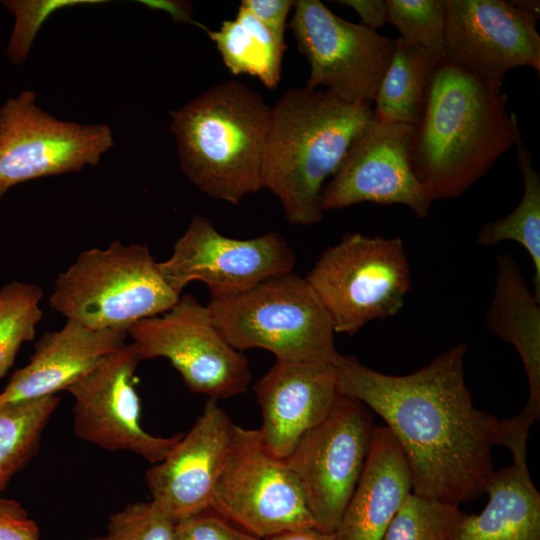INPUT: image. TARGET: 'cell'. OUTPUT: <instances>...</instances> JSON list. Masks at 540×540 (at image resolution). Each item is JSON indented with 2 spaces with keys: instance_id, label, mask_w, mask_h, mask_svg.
I'll return each mask as SVG.
<instances>
[{
  "instance_id": "cell-2",
  "label": "cell",
  "mask_w": 540,
  "mask_h": 540,
  "mask_svg": "<svg viewBox=\"0 0 540 540\" xmlns=\"http://www.w3.org/2000/svg\"><path fill=\"white\" fill-rule=\"evenodd\" d=\"M501 86L444 59L433 69L410 158L434 201L459 197L515 144L518 120Z\"/></svg>"
},
{
  "instance_id": "cell-25",
  "label": "cell",
  "mask_w": 540,
  "mask_h": 540,
  "mask_svg": "<svg viewBox=\"0 0 540 540\" xmlns=\"http://www.w3.org/2000/svg\"><path fill=\"white\" fill-rule=\"evenodd\" d=\"M519 172L524 181V191L516 208L498 220L481 226L477 242L493 246L503 241L522 245L533 263V294L540 300V175L532 165V154L521 139L515 144Z\"/></svg>"
},
{
  "instance_id": "cell-13",
  "label": "cell",
  "mask_w": 540,
  "mask_h": 540,
  "mask_svg": "<svg viewBox=\"0 0 540 540\" xmlns=\"http://www.w3.org/2000/svg\"><path fill=\"white\" fill-rule=\"evenodd\" d=\"M295 253L278 232L237 239L221 234L206 217L195 215L173 246L171 256L158 262L167 284L181 294L200 281L211 298L247 290L269 278L292 272Z\"/></svg>"
},
{
  "instance_id": "cell-17",
  "label": "cell",
  "mask_w": 540,
  "mask_h": 540,
  "mask_svg": "<svg viewBox=\"0 0 540 540\" xmlns=\"http://www.w3.org/2000/svg\"><path fill=\"white\" fill-rule=\"evenodd\" d=\"M234 426L217 400L208 399L191 429L163 460L147 469L151 500L175 523L210 509Z\"/></svg>"
},
{
  "instance_id": "cell-7",
  "label": "cell",
  "mask_w": 540,
  "mask_h": 540,
  "mask_svg": "<svg viewBox=\"0 0 540 540\" xmlns=\"http://www.w3.org/2000/svg\"><path fill=\"white\" fill-rule=\"evenodd\" d=\"M335 333L354 335L368 322L396 315L411 288L399 236L346 233L327 247L305 277Z\"/></svg>"
},
{
  "instance_id": "cell-29",
  "label": "cell",
  "mask_w": 540,
  "mask_h": 540,
  "mask_svg": "<svg viewBox=\"0 0 540 540\" xmlns=\"http://www.w3.org/2000/svg\"><path fill=\"white\" fill-rule=\"evenodd\" d=\"M387 22L408 45L443 58L445 0H385Z\"/></svg>"
},
{
  "instance_id": "cell-22",
  "label": "cell",
  "mask_w": 540,
  "mask_h": 540,
  "mask_svg": "<svg viewBox=\"0 0 540 540\" xmlns=\"http://www.w3.org/2000/svg\"><path fill=\"white\" fill-rule=\"evenodd\" d=\"M485 325L492 334L513 345L520 356L529 392L517 416L532 425L540 416V300L528 288L510 254L497 257L493 297Z\"/></svg>"
},
{
  "instance_id": "cell-20",
  "label": "cell",
  "mask_w": 540,
  "mask_h": 540,
  "mask_svg": "<svg viewBox=\"0 0 540 540\" xmlns=\"http://www.w3.org/2000/svg\"><path fill=\"white\" fill-rule=\"evenodd\" d=\"M127 332L92 330L67 320L36 341L29 362L0 392V405L36 400L66 390L103 357L125 344Z\"/></svg>"
},
{
  "instance_id": "cell-35",
  "label": "cell",
  "mask_w": 540,
  "mask_h": 540,
  "mask_svg": "<svg viewBox=\"0 0 540 540\" xmlns=\"http://www.w3.org/2000/svg\"><path fill=\"white\" fill-rule=\"evenodd\" d=\"M337 3L355 10L363 25L368 28L376 30L387 23L386 4L383 0H342Z\"/></svg>"
},
{
  "instance_id": "cell-5",
  "label": "cell",
  "mask_w": 540,
  "mask_h": 540,
  "mask_svg": "<svg viewBox=\"0 0 540 540\" xmlns=\"http://www.w3.org/2000/svg\"><path fill=\"white\" fill-rule=\"evenodd\" d=\"M181 294L161 275L148 246L114 241L81 252L49 297L57 313L92 330L126 331L169 310Z\"/></svg>"
},
{
  "instance_id": "cell-8",
  "label": "cell",
  "mask_w": 540,
  "mask_h": 540,
  "mask_svg": "<svg viewBox=\"0 0 540 540\" xmlns=\"http://www.w3.org/2000/svg\"><path fill=\"white\" fill-rule=\"evenodd\" d=\"M140 360L166 358L186 386L209 399H227L247 391L249 362L215 326L208 306L181 295L166 312L127 330Z\"/></svg>"
},
{
  "instance_id": "cell-14",
  "label": "cell",
  "mask_w": 540,
  "mask_h": 540,
  "mask_svg": "<svg viewBox=\"0 0 540 540\" xmlns=\"http://www.w3.org/2000/svg\"><path fill=\"white\" fill-rule=\"evenodd\" d=\"M140 361L133 343L103 357L71 384L73 430L84 441L110 451L132 452L152 464L163 460L183 434L155 436L141 425L134 376Z\"/></svg>"
},
{
  "instance_id": "cell-27",
  "label": "cell",
  "mask_w": 540,
  "mask_h": 540,
  "mask_svg": "<svg viewBox=\"0 0 540 540\" xmlns=\"http://www.w3.org/2000/svg\"><path fill=\"white\" fill-rule=\"evenodd\" d=\"M42 289L12 281L0 289V379L12 366L23 343L35 337L42 319Z\"/></svg>"
},
{
  "instance_id": "cell-11",
  "label": "cell",
  "mask_w": 540,
  "mask_h": 540,
  "mask_svg": "<svg viewBox=\"0 0 540 540\" xmlns=\"http://www.w3.org/2000/svg\"><path fill=\"white\" fill-rule=\"evenodd\" d=\"M25 90L0 107V198L33 179L97 165L113 145L107 124L59 120Z\"/></svg>"
},
{
  "instance_id": "cell-21",
  "label": "cell",
  "mask_w": 540,
  "mask_h": 540,
  "mask_svg": "<svg viewBox=\"0 0 540 540\" xmlns=\"http://www.w3.org/2000/svg\"><path fill=\"white\" fill-rule=\"evenodd\" d=\"M411 491L402 448L385 425L374 426L362 473L335 531L336 540H381Z\"/></svg>"
},
{
  "instance_id": "cell-32",
  "label": "cell",
  "mask_w": 540,
  "mask_h": 540,
  "mask_svg": "<svg viewBox=\"0 0 540 540\" xmlns=\"http://www.w3.org/2000/svg\"><path fill=\"white\" fill-rule=\"evenodd\" d=\"M175 540H264L211 509L184 518L176 523Z\"/></svg>"
},
{
  "instance_id": "cell-15",
  "label": "cell",
  "mask_w": 540,
  "mask_h": 540,
  "mask_svg": "<svg viewBox=\"0 0 540 540\" xmlns=\"http://www.w3.org/2000/svg\"><path fill=\"white\" fill-rule=\"evenodd\" d=\"M413 125L375 118L352 143L320 195L324 212L362 202L401 204L425 218L433 203L411 164Z\"/></svg>"
},
{
  "instance_id": "cell-34",
  "label": "cell",
  "mask_w": 540,
  "mask_h": 540,
  "mask_svg": "<svg viewBox=\"0 0 540 540\" xmlns=\"http://www.w3.org/2000/svg\"><path fill=\"white\" fill-rule=\"evenodd\" d=\"M294 0H243L241 6L284 41L287 17L295 5Z\"/></svg>"
},
{
  "instance_id": "cell-37",
  "label": "cell",
  "mask_w": 540,
  "mask_h": 540,
  "mask_svg": "<svg viewBox=\"0 0 540 540\" xmlns=\"http://www.w3.org/2000/svg\"><path fill=\"white\" fill-rule=\"evenodd\" d=\"M264 540H336L335 533H326L317 528L285 531Z\"/></svg>"
},
{
  "instance_id": "cell-33",
  "label": "cell",
  "mask_w": 540,
  "mask_h": 540,
  "mask_svg": "<svg viewBox=\"0 0 540 540\" xmlns=\"http://www.w3.org/2000/svg\"><path fill=\"white\" fill-rule=\"evenodd\" d=\"M0 540H40L38 524L16 500L0 498Z\"/></svg>"
},
{
  "instance_id": "cell-10",
  "label": "cell",
  "mask_w": 540,
  "mask_h": 540,
  "mask_svg": "<svg viewBox=\"0 0 540 540\" xmlns=\"http://www.w3.org/2000/svg\"><path fill=\"white\" fill-rule=\"evenodd\" d=\"M210 509L261 539L316 528L285 460L265 448L258 429L238 425Z\"/></svg>"
},
{
  "instance_id": "cell-36",
  "label": "cell",
  "mask_w": 540,
  "mask_h": 540,
  "mask_svg": "<svg viewBox=\"0 0 540 540\" xmlns=\"http://www.w3.org/2000/svg\"><path fill=\"white\" fill-rule=\"evenodd\" d=\"M140 4L154 10L168 13L176 23L193 24L205 30L207 27L193 20L191 3L181 0H140Z\"/></svg>"
},
{
  "instance_id": "cell-9",
  "label": "cell",
  "mask_w": 540,
  "mask_h": 540,
  "mask_svg": "<svg viewBox=\"0 0 540 540\" xmlns=\"http://www.w3.org/2000/svg\"><path fill=\"white\" fill-rule=\"evenodd\" d=\"M373 412L341 395L285 459L320 531L335 533L362 473L374 428Z\"/></svg>"
},
{
  "instance_id": "cell-12",
  "label": "cell",
  "mask_w": 540,
  "mask_h": 540,
  "mask_svg": "<svg viewBox=\"0 0 540 540\" xmlns=\"http://www.w3.org/2000/svg\"><path fill=\"white\" fill-rule=\"evenodd\" d=\"M288 25L309 62L307 87L349 103H373L395 39L339 17L319 0H297Z\"/></svg>"
},
{
  "instance_id": "cell-18",
  "label": "cell",
  "mask_w": 540,
  "mask_h": 540,
  "mask_svg": "<svg viewBox=\"0 0 540 540\" xmlns=\"http://www.w3.org/2000/svg\"><path fill=\"white\" fill-rule=\"evenodd\" d=\"M254 393L262 416V442L284 460L341 396L334 364L288 360H276L256 382Z\"/></svg>"
},
{
  "instance_id": "cell-30",
  "label": "cell",
  "mask_w": 540,
  "mask_h": 540,
  "mask_svg": "<svg viewBox=\"0 0 540 540\" xmlns=\"http://www.w3.org/2000/svg\"><path fill=\"white\" fill-rule=\"evenodd\" d=\"M104 0H4L2 5L14 15L7 56L13 64L26 61L42 25L56 11L67 7L106 3Z\"/></svg>"
},
{
  "instance_id": "cell-6",
  "label": "cell",
  "mask_w": 540,
  "mask_h": 540,
  "mask_svg": "<svg viewBox=\"0 0 540 540\" xmlns=\"http://www.w3.org/2000/svg\"><path fill=\"white\" fill-rule=\"evenodd\" d=\"M213 322L236 350L260 348L276 360L334 364L332 322L305 277L292 272L239 293L211 298Z\"/></svg>"
},
{
  "instance_id": "cell-24",
  "label": "cell",
  "mask_w": 540,
  "mask_h": 540,
  "mask_svg": "<svg viewBox=\"0 0 540 540\" xmlns=\"http://www.w3.org/2000/svg\"><path fill=\"white\" fill-rule=\"evenodd\" d=\"M205 32L233 75H251L269 89L279 85L285 41L246 8L240 5L234 19L223 21L218 30L206 28Z\"/></svg>"
},
{
  "instance_id": "cell-26",
  "label": "cell",
  "mask_w": 540,
  "mask_h": 540,
  "mask_svg": "<svg viewBox=\"0 0 540 540\" xmlns=\"http://www.w3.org/2000/svg\"><path fill=\"white\" fill-rule=\"evenodd\" d=\"M59 402L60 398L52 395L0 405V493L36 453Z\"/></svg>"
},
{
  "instance_id": "cell-19",
  "label": "cell",
  "mask_w": 540,
  "mask_h": 540,
  "mask_svg": "<svg viewBox=\"0 0 540 540\" xmlns=\"http://www.w3.org/2000/svg\"><path fill=\"white\" fill-rule=\"evenodd\" d=\"M529 430L513 417L501 421L500 445L510 450L513 463L494 470L486 506L477 515L465 514L452 540H540V493L527 464Z\"/></svg>"
},
{
  "instance_id": "cell-31",
  "label": "cell",
  "mask_w": 540,
  "mask_h": 540,
  "mask_svg": "<svg viewBox=\"0 0 540 540\" xmlns=\"http://www.w3.org/2000/svg\"><path fill=\"white\" fill-rule=\"evenodd\" d=\"M176 523L152 500L110 515L105 532L90 540H175Z\"/></svg>"
},
{
  "instance_id": "cell-1",
  "label": "cell",
  "mask_w": 540,
  "mask_h": 540,
  "mask_svg": "<svg viewBox=\"0 0 540 540\" xmlns=\"http://www.w3.org/2000/svg\"><path fill=\"white\" fill-rule=\"evenodd\" d=\"M467 351L458 343L407 375L381 373L351 355L334 363L341 395L379 415L402 448L413 493L456 505L485 493L501 439V420L474 405Z\"/></svg>"
},
{
  "instance_id": "cell-38",
  "label": "cell",
  "mask_w": 540,
  "mask_h": 540,
  "mask_svg": "<svg viewBox=\"0 0 540 540\" xmlns=\"http://www.w3.org/2000/svg\"><path fill=\"white\" fill-rule=\"evenodd\" d=\"M510 3L518 8L525 14H528L535 19H539L540 16V2L539 0H513Z\"/></svg>"
},
{
  "instance_id": "cell-28",
  "label": "cell",
  "mask_w": 540,
  "mask_h": 540,
  "mask_svg": "<svg viewBox=\"0 0 540 540\" xmlns=\"http://www.w3.org/2000/svg\"><path fill=\"white\" fill-rule=\"evenodd\" d=\"M464 516L459 505L411 493L381 540H452Z\"/></svg>"
},
{
  "instance_id": "cell-3",
  "label": "cell",
  "mask_w": 540,
  "mask_h": 540,
  "mask_svg": "<svg viewBox=\"0 0 540 540\" xmlns=\"http://www.w3.org/2000/svg\"><path fill=\"white\" fill-rule=\"evenodd\" d=\"M373 119L371 103H349L327 90L295 87L280 96L271 107L263 184L288 222L308 226L322 220L326 180Z\"/></svg>"
},
{
  "instance_id": "cell-16",
  "label": "cell",
  "mask_w": 540,
  "mask_h": 540,
  "mask_svg": "<svg viewBox=\"0 0 540 540\" xmlns=\"http://www.w3.org/2000/svg\"><path fill=\"white\" fill-rule=\"evenodd\" d=\"M443 59L478 79L502 85L513 68L540 72L537 19L510 1L445 0Z\"/></svg>"
},
{
  "instance_id": "cell-4",
  "label": "cell",
  "mask_w": 540,
  "mask_h": 540,
  "mask_svg": "<svg viewBox=\"0 0 540 540\" xmlns=\"http://www.w3.org/2000/svg\"><path fill=\"white\" fill-rule=\"evenodd\" d=\"M170 115L181 171L201 192L237 205L264 189L271 107L255 90L221 82Z\"/></svg>"
},
{
  "instance_id": "cell-23",
  "label": "cell",
  "mask_w": 540,
  "mask_h": 540,
  "mask_svg": "<svg viewBox=\"0 0 540 540\" xmlns=\"http://www.w3.org/2000/svg\"><path fill=\"white\" fill-rule=\"evenodd\" d=\"M442 59L396 38L374 100V118L381 123L418 125L425 111L431 73Z\"/></svg>"
}]
</instances>
